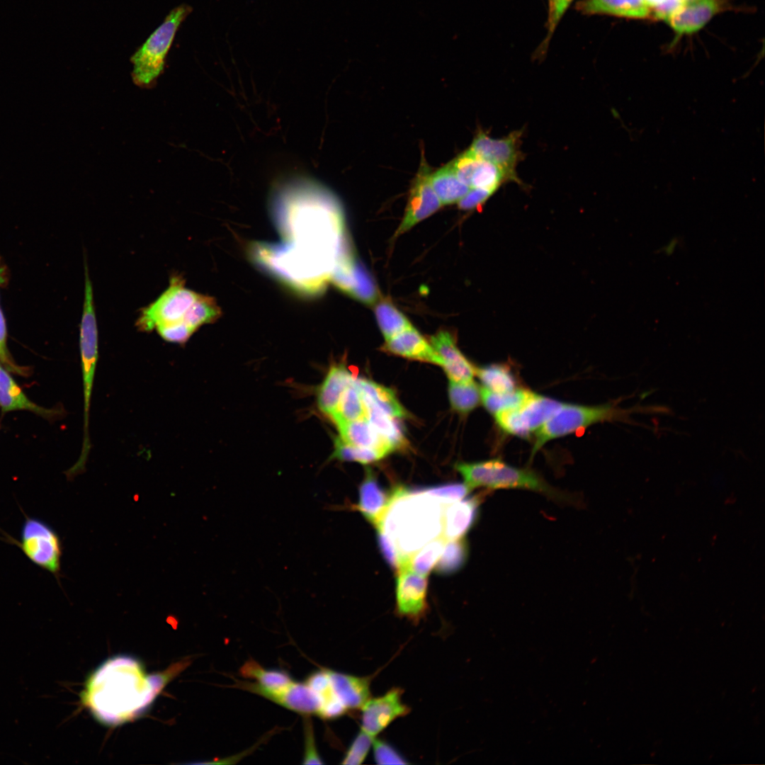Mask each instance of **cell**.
<instances>
[{
  "mask_svg": "<svg viewBox=\"0 0 765 765\" xmlns=\"http://www.w3.org/2000/svg\"><path fill=\"white\" fill-rule=\"evenodd\" d=\"M273 212L288 227L302 249L336 253L344 224L341 205L335 195L317 180L302 175L289 176L273 190Z\"/></svg>",
  "mask_w": 765,
  "mask_h": 765,
  "instance_id": "6da1fadb",
  "label": "cell"
},
{
  "mask_svg": "<svg viewBox=\"0 0 765 765\" xmlns=\"http://www.w3.org/2000/svg\"><path fill=\"white\" fill-rule=\"evenodd\" d=\"M158 679L144 676L135 660L112 659L90 679L86 700L95 714L107 722H120L135 715L152 700Z\"/></svg>",
  "mask_w": 765,
  "mask_h": 765,
  "instance_id": "7a4b0ae2",
  "label": "cell"
},
{
  "mask_svg": "<svg viewBox=\"0 0 765 765\" xmlns=\"http://www.w3.org/2000/svg\"><path fill=\"white\" fill-rule=\"evenodd\" d=\"M444 506L419 489L399 487L375 527L392 540L401 561L442 536Z\"/></svg>",
  "mask_w": 765,
  "mask_h": 765,
  "instance_id": "3957f363",
  "label": "cell"
},
{
  "mask_svg": "<svg viewBox=\"0 0 765 765\" xmlns=\"http://www.w3.org/2000/svg\"><path fill=\"white\" fill-rule=\"evenodd\" d=\"M455 468L470 489L476 487L519 489L539 492L561 502L573 501L571 497L550 486L536 472L513 466L499 458L460 463Z\"/></svg>",
  "mask_w": 765,
  "mask_h": 765,
  "instance_id": "277c9868",
  "label": "cell"
},
{
  "mask_svg": "<svg viewBox=\"0 0 765 765\" xmlns=\"http://www.w3.org/2000/svg\"><path fill=\"white\" fill-rule=\"evenodd\" d=\"M637 409H623L613 402L594 406L562 403L560 409L535 431L531 457L548 442L597 423L628 421L629 415L638 411Z\"/></svg>",
  "mask_w": 765,
  "mask_h": 765,
  "instance_id": "5b68a950",
  "label": "cell"
},
{
  "mask_svg": "<svg viewBox=\"0 0 765 765\" xmlns=\"http://www.w3.org/2000/svg\"><path fill=\"white\" fill-rule=\"evenodd\" d=\"M190 12L182 5L174 8L163 23L133 54L132 78L141 88L152 86L163 72L165 60L180 25Z\"/></svg>",
  "mask_w": 765,
  "mask_h": 765,
  "instance_id": "8992f818",
  "label": "cell"
},
{
  "mask_svg": "<svg viewBox=\"0 0 765 765\" xmlns=\"http://www.w3.org/2000/svg\"><path fill=\"white\" fill-rule=\"evenodd\" d=\"M9 543L17 545L35 565L52 574L59 580L62 545L55 529L38 517L26 516L20 540L6 535Z\"/></svg>",
  "mask_w": 765,
  "mask_h": 765,
  "instance_id": "52a82bcc",
  "label": "cell"
},
{
  "mask_svg": "<svg viewBox=\"0 0 765 765\" xmlns=\"http://www.w3.org/2000/svg\"><path fill=\"white\" fill-rule=\"evenodd\" d=\"M199 293L185 286L178 274L171 276L168 288L154 302L142 308L135 325L141 332H150L163 324L183 322L184 316Z\"/></svg>",
  "mask_w": 765,
  "mask_h": 765,
  "instance_id": "ba28073f",
  "label": "cell"
},
{
  "mask_svg": "<svg viewBox=\"0 0 765 765\" xmlns=\"http://www.w3.org/2000/svg\"><path fill=\"white\" fill-rule=\"evenodd\" d=\"M85 263V288L80 324L79 347L84 386V435H89L90 401L96 366L98 360V328L95 313L91 280Z\"/></svg>",
  "mask_w": 765,
  "mask_h": 765,
  "instance_id": "9c48e42d",
  "label": "cell"
},
{
  "mask_svg": "<svg viewBox=\"0 0 765 765\" xmlns=\"http://www.w3.org/2000/svg\"><path fill=\"white\" fill-rule=\"evenodd\" d=\"M562 404L556 400L531 392L518 407L498 412L494 416L505 433L526 438L543 425Z\"/></svg>",
  "mask_w": 765,
  "mask_h": 765,
  "instance_id": "30bf717a",
  "label": "cell"
},
{
  "mask_svg": "<svg viewBox=\"0 0 765 765\" xmlns=\"http://www.w3.org/2000/svg\"><path fill=\"white\" fill-rule=\"evenodd\" d=\"M431 174V169L422 152L419 169L412 182L404 217L394 237L402 235L441 208L442 204L430 182Z\"/></svg>",
  "mask_w": 765,
  "mask_h": 765,
  "instance_id": "8fae6325",
  "label": "cell"
},
{
  "mask_svg": "<svg viewBox=\"0 0 765 765\" xmlns=\"http://www.w3.org/2000/svg\"><path fill=\"white\" fill-rule=\"evenodd\" d=\"M521 130L513 131L506 137L497 139L480 130L468 150L499 166L506 171L515 182L521 183L516 173V167L523 158L521 150Z\"/></svg>",
  "mask_w": 765,
  "mask_h": 765,
  "instance_id": "7c38bea8",
  "label": "cell"
},
{
  "mask_svg": "<svg viewBox=\"0 0 765 765\" xmlns=\"http://www.w3.org/2000/svg\"><path fill=\"white\" fill-rule=\"evenodd\" d=\"M403 690L393 687L380 696L370 698L360 709L361 730L375 738L393 721L407 715L409 707L402 701Z\"/></svg>",
  "mask_w": 765,
  "mask_h": 765,
  "instance_id": "4fadbf2b",
  "label": "cell"
},
{
  "mask_svg": "<svg viewBox=\"0 0 765 765\" xmlns=\"http://www.w3.org/2000/svg\"><path fill=\"white\" fill-rule=\"evenodd\" d=\"M237 687L261 696L304 716L317 715L321 708V698L305 682L293 681L283 688L268 690L256 682L239 680Z\"/></svg>",
  "mask_w": 765,
  "mask_h": 765,
  "instance_id": "5bb4252c",
  "label": "cell"
},
{
  "mask_svg": "<svg viewBox=\"0 0 765 765\" xmlns=\"http://www.w3.org/2000/svg\"><path fill=\"white\" fill-rule=\"evenodd\" d=\"M451 162L458 178L470 188H482L494 193L506 181H514L503 169L468 149Z\"/></svg>",
  "mask_w": 765,
  "mask_h": 765,
  "instance_id": "9a60e30c",
  "label": "cell"
},
{
  "mask_svg": "<svg viewBox=\"0 0 765 765\" xmlns=\"http://www.w3.org/2000/svg\"><path fill=\"white\" fill-rule=\"evenodd\" d=\"M396 581L397 612L418 622L426 611L427 579L407 567L397 569Z\"/></svg>",
  "mask_w": 765,
  "mask_h": 765,
  "instance_id": "2e32d148",
  "label": "cell"
},
{
  "mask_svg": "<svg viewBox=\"0 0 765 765\" xmlns=\"http://www.w3.org/2000/svg\"><path fill=\"white\" fill-rule=\"evenodd\" d=\"M332 279L340 289L365 304L371 305L378 298L372 277L349 253L341 258Z\"/></svg>",
  "mask_w": 765,
  "mask_h": 765,
  "instance_id": "e0dca14e",
  "label": "cell"
},
{
  "mask_svg": "<svg viewBox=\"0 0 765 765\" xmlns=\"http://www.w3.org/2000/svg\"><path fill=\"white\" fill-rule=\"evenodd\" d=\"M719 0H691L684 2L665 21L676 35L700 30L720 10Z\"/></svg>",
  "mask_w": 765,
  "mask_h": 765,
  "instance_id": "ac0fdd59",
  "label": "cell"
},
{
  "mask_svg": "<svg viewBox=\"0 0 765 765\" xmlns=\"http://www.w3.org/2000/svg\"><path fill=\"white\" fill-rule=\"evenodd\" d=\"M430 344L442 360V367L450 381L473 380L475 368L460 351L451 334L440 330L431 337Z\"/></svg>",
  "mask_w": 765,
  "mask_h": 765,
  "instance_id": "d6986e66",
  "label": "cell"
},
{
  "mask_svg": "<svg viewBox=\"0 0 765 765\" xmlns=\"http://www.w3.org/2000/svg\"><path fill=\"white\" fill-rule=\"evenodd\" d=\"M0 409L2 412L29 411L48 420L55 419L62 414V409L45 408L32 402L7 370L1 366Z\"/></svg>",
  "mask_w": 765,
  "mask_h": 765,
  "instance_id": "ffe728a7",
  "label": "cell"
},
{
  "mask_svg": "<svg viewBox=\"0 0 765 765\" xmlns=\"http://www.w3.org/2000/svg\"><path fill=\"white\" fill-rule=\"evenodd\" d=\"M383 348L395 355L442 366V360L431 344L414 327L385 340Z\"/></svg>",
  "mask_w": 765,
  "mask_h": 765,
  "instance_id": "44dd1931",
  "label": "cell"
},
{
  "mask_svg": "<svg viewBox=\"0 0 765 765\" xmlns=\"http://www.w3.org/2000/svg\"><path fill=\"white\" fill-rule=\"evenodd\" d=\"M478 499L466 497L444 506L442 536L450 540L462 538L470 529L477 516Z\"/></svg>",
  "mask_w": 765,
  "mask_h": 765,
  "instance_id": "7402d4cb",
  "label": "cell"
},
{
  "mask_svg": "<svg viewBox=\"0 0 765 765\" xmlns=\"http://www.w3.org/2000/svg\"><path fill=\"white\" fill-rule=\"evenodd\" d=\"M332 686L348 711L360 710L370 698V678L327 669Z\"/></svg>",
  "mask_w": 765,
  "mask_h": 765,
  "instance_id": "603a6c76",
  "label": "cell"
},
{
  "mask_svg": "<svg viewBox=\"0 0 765 765\" xmlns=\"http://www.w3.org/2000/svg\"><path fill=\"white\" fill-rule=\"evenodd\" d=\"M577 8L584 14H605L617 17L647 19L653 18L652 13L645 0H582Z\"/></svg>",
  "mask_w": 765,
  "mask_h": 765,
  "instance_id": "cb8c5ba5",
  "label": "cell"
},
{
  "mask_svg": "<svg viewBox=\"0 0 765 765\" xmlns=\"http://www.w3.org/2000/svg\"><path fill=\"white\" fill-rule=\"evenodd\" d=\"M337 427L339 437L351 445L377 450L384 457L395 450L366 418L342 424Z\"/></svg>",
  "mask_w": 765,
  "mask_h": 765,
  "instance_id": "d4e9b609",
  "label": "cell"
},
{
  "mask_svg": "<svg viewBox=\"0 0 765 765\" xmlns=\"http://www.w3.org/2000/svg\"><path fill=\"white\" fill-rule=\"evenodd\" d=\"M353 377L343 364L334 365L328 371L317 391V406L324 414L330 416L339 401L353 382Z\"/></svg>",
  "mask_w": 765,
  "mask_h": 765,
  "instance_id": "484cf974",
  "label": "cell"
},
{
  "mask_svg": "<svg viewBox=\"0 0 765 765\" xmlns=\"http://www.w3.org/2000/svg\"><path fill=\"white\" fill-rule=\"evenodd\" d=\"M375 477L368 470L359 487V499L356 509L370 523L376 526L380 521L390 501Z\"/></svg>",
  "mask_w": 765,
  "mask_h": 765,
  "instance_id": "4316f807",
  "label": "cell"
},
{
  "mask_svg": "<svg viewBox=\"0 0 765 765\" xmlns=\"http://www.w3.org/2000/svg\"><path fill=\"white\" fill-rule=\"evenodd\" d=\"M430 182L442 205L458 203L470 190L458 178L452 162L431 172Z\"/></svg>",
  "mask_w": 765,
  "mask_h": 765,
  "instance_id": "83f0119b",
  "label": "cell"
},
{
  "mask_svg": "<svg viewBox=\"0 0 765 765\" xmlns=\"http://www.w3.org/2000/svg\"><path fill=\"white\" fill-rule=\"evenodd\" d=\"M362 397L368 400L377 407L395 418L407 415L395 392L383 385L367 379H355Z\"/></svg>",
  "mask_w": 765,
  "mask_h": 765,
  "instance_id": "f1b7e54d",
  "label": "cell"
},
{
  "mask_svg": "<svg viewBox=\"0 0 765 765\" xmlns=\"http://www.w3.org/2000/svg\"><path fill=\"white\" fill-rule=\"evenodd\" d=\"M362 399L366 409V419L373 428L390 443L394 450L403 448L407 444L406 439L395 417L377 407L368 400Z\"/></svg>",
  "mask_w": 765,
  "mask_h": 765,
  "instance_id": "f546056e",
  "label": "cell"
},
{
  "mask_svg": "<svg viewBox=\"0 0 765 765\" xmlns=\"http://www.w3.org/2000/svg\"><path fill=\"white\" fill-rule=\"evenodd\" d=\"M446 540L441 536L429 542L401 560L399 567H405L412 571L426 576L438 562Z\"/></svg>",
  "mask_w": 765,
  "mask_h": 765,
  "instance_id": "4dcf8cb0",
  "label": "cell"
},
{
  "mask_svg": "<svg viewBox=\"0 0 765 765\" xmlns=\"http://www.w3.org/2000/svg\"><path fill=\"white\" fill-rule=\"evenodd\" d=\"M336 426L366 418V409L355 379L346 387L330 416Z\"/></svg>",
  "mask_w": 765,
  "mask_h": 765,
  "instance_id": "1f68e13d",
  "label": "cell"
},
{
  "mask_svg": "<svg viewBox=\"0 0 765 765\" xmlns=\"http://www.w3.org/2000/svg\"><path fill=\"white\" fill-rule=\"evenodd\" d=\"M375 314L385 340L414 327L407 317L389 300L379 301L375 307Z\"/></svg>",
  "mask_w": 765,
  "mask_h": 765,
  "instance_id": "d6a6232c",
  "label": "cell"
},
{
  "mask_svg": "<svg viewBox=\"0 0 765 765\" xmlns=\"http://www.w3.org/2000/svg\"><path fill=\"white\" fill-rule=\"evenodd\" d=\"M239 672L242 676L254 679L261 686L269 690L283 688L293 681L285 671L265 669L252 659L246 661Z\"/></svg>",
  "mask_w": 765,
  "mask_h": 765,
  "instance_id": "836d02e7",
  "label": "cell"
},
{
  "mask_svg": "<svg viewBox=\"0 0 765 765\" xmlns=\"http://www.w3.org/2000/svg\"><path fill=\"white\" fill-rule=\"evenodd\" d=\"M221 315V310L215 300L209 295L200 294L186 313L183 322L193 332L201 326L212 323Z\"/></svg>",
  "mask_w": 765,
  "mask_h": 765,
  "instance_id": "e575fe53",
  "label": "cell"
},
{
  "mask_svg": "<svg viewBox=\"0 0 765 765\" xmlns=\"http://www.w3.org/2000/svg\"><path fill=\"white\" fill-rule=\"evenodd\" d=\"M483 387L496 392H506L517 388L516 380L510 369L502 364H492L475 369Z\"/></svg>",
  "mask_w": 765,
  "mask_h": 765,
  "instance_id": "d590c367",
  "label": "cell"
},
{
  "mask_svg": "<svg viewBox=\"0 0 765 765\" xmlns=\"http://www.w3.org/2000/svg\"><path fill=\"white\" fill-rule=\"evenodd\" d=\"M531 391L516 388L506 392H496L484 387L480 388V398L486 409L494 415L498 412L513 409L520 405Z\"/></svg>",
  "mask_w": 765,
  "mask_h": 765,
  "instance_id": "8d00e7d4",
  "label": "cell"
},
{
  "mask_svg": "<svg viewBox=\"0 0 765 765\" xmlns=\"http://www.w3.org/2000/svg\"><path fill=\"white\" fill-rule=\"evenodd\" d=\"M448 394L453 408L463 414L473 410L481 401L480 388L473 380L467 382L450 381Z\"/></svg>",
  "mask_w": 765,
  "mask_h": 765,
  "instance_id": "74e56055",
  "label": "cell"
},
{
  "mask_svg": "<svg viewBox=\"0 0 765 765\" xmlns=\"http://www.w3.org/2000/svg\"><path fill=\"white\" fill-rule=\"evenodd\" d=\"M467 556V546L462 538L446 542L442 554L437 562V572L446 574L456 572L463 566Z\"/></svg>",
  "mask_w": 765,
  "mask_h": 765,
  "instance_id": "f35d334b",
  "label": "cell"
},
{
  "mask_svg": "<svg viewBox=\"0 0 765 765\" xmlns=\"http://www.w3.org/2000/svg\"><path fill=\"white\" fill-rule=\"evenodd\" d=\"M383 458L377 450L351 445L340 437L334 439V451L331 456V458L342 461H356L362 464L371 463Z\"/></svg>",
  "mask_w": 765,
  "mask_h": 765,
  "instance_id": "ab89813d",
  "label": "cell"
},
{
  "mask_svg": "<svg viewBox=\"0 0 765 765\" xmlns=\"http://www.w3.org/2000/svg\"><path fill=\"white\" fill-rule=\"evenodd\" d=\"M419 490L447 505L465 498L470 489L465 484L450 483Z\"/></svg>",
  "mask_w": 765,
  "mask_h": 765,
  "instance_id": "60d3db41",
  "label": "cell"
},
{
  "mask_svg": "<svg viewBox=\"0 0 765 765\" xmlns=\"http://www.w3.org/2000/svg\"><path fill=\"white\" fill-rule=\"evenodd\" d=\"M373 739L361 730L346 750L341 763L351 765L362 764L372 747Z\"/></svg>",
  "mask_w": 765,
  "mask_h": 765,
  "instance_id": "b9f144b4",
  "label": "cell"
},
{
  "mask_svg": "<svg viewBox=\"0 0 765 765\" xmlns=\"http://www.w3.org/2000/svg\"><path fill=\"white\" fill-rule=\"evenodd\" d=\"M375 761L378 764H407L406 759L387 742L374 738L372 744Z\"/></svg>",
  "mask_w": 765,
  "mask_h": 765,
  "instance_id": "7bdbcfd3",
  "label": "cell"
},
{
  "mask_svg": "<svg viewBox=\"0 0 765 765\" xmlns=\"http://www.w3.org/2000/svg\"><path fill=\"white\" fill-rule=\"evenodd\" d=\"M155 330L166 341L184 344L194 332L183 322H176L158 326Z\"/></svg>",
  "mask_w": 765,
  "mask_h": 765,
  "instance_id": "ee69618b",
  "label": "cell"
},
{
  "mask_svg": "<svg viewBox=\"0 0 765 765\" xmlns=\"http://www.w3.org/2000/svg\"><path fill=\"white\" fill-rule=\"evenodd\" d=\"M303 727L305 747L302 763L303 764H322L324 762L317 750L312 722L310 716L304 717Z\"/></svg>",
  "mask_w": 765,
  "mask_h": 765,
  "instance_id": "f6af8a7d",
  "label": "cell"
},
{
  "mask_svg": "<svg viewBox=\"0 0 765 765\" xmlns=\"http://www.w3.org/2000/svg\"><path fill=\"white\" fill-rule=\"evenodd\" d=\"M6 336V322L0 308V363L11 372L20 375L27 374L28 369L19 366L12 359L7 349Z\"/></svg>",
  "mask_w": 765,
  "mask_h": 765,
  "instance_id": "bcb514c9",
  "label": "cell"
},
{
  "mask_svg": "<svg viewBox=\"0 0 765 765\" xmlns=\"http://www.w3.org/2000/svg\"><path fill=\"white\" fill-rule=\"evenodd\" d=\"M494 194L482 188H470L468 193L457 203L460 210H472L482 206Z\"/></svg>",
  "mask_w": 765,
  "mask_h": 765,
  "instance_id": "7dc6e473",
  "label": "cell"
},
{
  "mask_svg": "<svg viewBox=\"0 0 765 765\" xmlns=\"http://www.w3.org/2000/svg\"><path fill=\"white\" fill-rule=\"evenodd\" d=\"M305 683L314 691L319 698L328 693L332 689L327 669H321L312 672L307 676Z\"/></svg>",
  "mask_w": 765,
  "mask_h": 765,
  "instance_id": "c3c4849f",
  "label": "cell"
},
{
  "mask_svg": "<svg viewBox=\"0 0 765 765\" xmlns=\"http://www.w3.org/2000/svg\"><path fill=\"white\" fill-rule=\"evenodd\" d=\"M650 8L653 18L665 21L684 2L682 0H645Z\"/></svg>",
  "mask_w": 765,
  "mask_h": 765,
  "instance_id": "681fc988",
  "label": "cell"
},
{
  "mask_svg": "<svg viewBox=\"0 0 765 765\" xmlns=\"http://www.w3.org/2000/svg\"><path fill=\"white\" fill-rule=\"evenodd\" d=\"M378 540L380 550L386 561L393 568L398 569L400 562V555L395 543L380 529H378Z\"/></svg>",
  "mask_w": 765,
  "mask_h": 765,
  "instance_id": "f907efd6",
  "label": "cell"
},
{
  "mask_svg": "<svg viewBox=\"0 0 765 765\" xmlns=\"http://www.w3.org/2000/svg\"><path fill=\"white\" fill-rule=\"evenodd\" d=\"M573 0H555L549 5L548 33L545 42H548L555 28Z\"/></svg>",
  "mask_w": 765,
  "mask_h": 765,
  "instance_id": "816d5d0a",
  "label": "cell"
},
{
  "mask_svg": "<svg viewBox=\"0 0 765 765\" xmlns=\"http://www.w3.org/2000/svg\"><path fill=\"white\" fill-rule=\"evenodd\" d=\"M6 280V268L3 265V264H2L1 261V259H0V287L1 285H3L4 284H5Z\"/></svg>",
  "mask_w": 765,
  "mask_h": 765,
  "instance_id": "f5cc1de1",
  "label": "cell"
},
{
  "mask_svg": "<svg viewBox=\"0 0 765 765\" xmlns=\"http://www.w3.org/2000/svg\"><path fill=\"white\" fill-rule=\"evenodd\" d=\"M676 244V243L675 242V241L672 242L670 244H669V245H667L666 246V248H665V251H667V253L670 254L671 252H672L674 251V249H675Z\"/></svg>",
  "mask_w": 765,
  "mask_h": 765,
  "instance_id": "db71d44e",
  "label": "cell"
},
{
  "mask_svg": "<svg viewBox=\"0 0 765 765\" xmlns=\"http://www.w3.org/2000/svg\"><path fill=\"white\" fill-rule=\"evenodd\" d=\"M554 1H555V0H550V4L553 2Z\"/></svg>",
  "mask_w": 765,
  "mask_h": 765,
  "instance_id": "11a10c76",
  "label": "cell"
}]
</instances>
